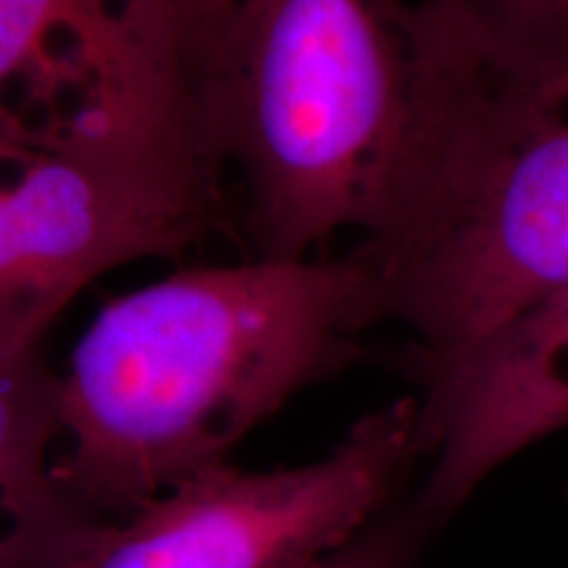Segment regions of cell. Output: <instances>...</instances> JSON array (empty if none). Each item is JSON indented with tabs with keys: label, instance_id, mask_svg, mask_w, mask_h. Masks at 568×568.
I'll return each instance as SVG.
<instances>
[{
	"label": "cell",
	"instance_id": "1",
	"mask_svg": "<svg viewBox=\"0 0 568 568\" xmlns=\"http://www.w3.org/2000/svg\"><path fill=\"white\" fill-rule=\"evenodd\" d=\"M374 324L355 253L182 268L113 297L59 376L55 479L92 514L132 516L351 366Z\"/></svg>",
	"mask_w": 568,
	"mask_h": 568
},
{
	"label": "cell",
	"instance_id": "2",
	"mask_svg": "<svg viewBox=\"0 0 568 568\" xmlns=\"http://www.w3.org/2000/svg\"><path fill=\"white\" fill-rule=\"evenodd\" d=\"M422 11V113L387 209L353 253L374 276L376 324L447 353L568 284V69L493 59Z\"/></svg>",
	"mask_w": 568,
	"mask_h": 568
},
{
	"label": "cell",
	"instance_id": "3",
	"mask_svg": "<svg viewBox=\"0 0 568 568\" xmlns=\"http://www.w3.org/2000/svg\"><path fill=\"white\" fill-rule=\"evenodd\" d=\"M426 19L406 0H240L213 142L247 193L258 258L374 232L414 140Z\"/></svg>",
	"mask_w": 568,
	"mask_h": 568
},
{
	"label": "cell",
	"instance_id": "4",
	"mask_svg": "<svg viewBox=\"0 0 568 568\" xmlns=\"http://www.w3.org/2000/svg\"><path fill=\"white\" fill-rule=\"evenodd\" d=\"M222 174L174 126L0 138V343L40 345L98 276L205 237L222 219Z\"/></svg>",
	"mask_w": 568,
	"mask_h": 568
},
{
	"label": "cell",
	"instance_id": "5",
	"mask_svg": "<svg viewBox=\"0 0 568 568\" xmlns=\"http://www.w3.org/2000/svg\"><path fill=\"white\" fill-rule=\"evenodd\" d=\"M416 460L418 403L403 397L358 418L314 464H219L124 524L82 516L45 531L9 529L27 568H308L393 508Z\"/></svg>",
	"mask_w": 568,
	"mask_h": 568
},
{
	"label": "cell",
	"instance_id": "6",
	"mask_svg": "<svg viewBox=\"0 0 568 568\" xmlns=\"http://www.w3.org/2000/svg\"><path fill=\"white\" fill-rule=\"evenodd\" d=\"M397 364L418 389L429 460L414 500L439 531L497 468L568 426V284L477 343L408 345Z\"/></svg>",
	"mask_w": 568,
	"mask_h": 568
},
{
	"label": "cell",
	"instance_id": "7",
	"mask_svg": "<svg viewBox=\"0 0 568 568\" xmlns=\"http://www.w3.org/2000/svg\"><path fill=\"white\" fill-rule=\"evenodd\" d=\"M124 124L205 132L105 0H0V138L53 142Z\"/></svg>",
	"mask_w": 568,
	"mask_h": 568
},
{
	"label": "cell",
	"instance_id": "8",
	"mask_svg": "<svg viewBox=\"0 0 568 568\" xmlns=\"http://www.w3.org/2000/svg\"><path fill=\"white\" fill-rule=\"evenodd\" d=\"M59 385L38 347H0V508L13 529L42 531L98 516L55 479L51 447L61 437Z\"/></svg>",
	"mask_w": 568,
	"mask_h": 568
},
{
	"label": "cell",
	"instance_id": "9",
	"mask_svg": "<svg viewBox=\"0 0 568 568\" xmlns=\"http://www.w3.org/2000/svg\"><path fill=\"white\" fill-rule=\"evenodd\" d=\"M163 82L213 142V103L230 61L240 0H105ZM216 148V142H213ZM219 153V151H216ZM222 159V155H219Z\"/></svg>",
	"mask_w": 568,
	"mask_h": 568
},
{
	"label": "cell",
	"instance_id": "10",
	"mask_svg": "<svg viewBox=\"0 0 568 568\" xmlns=\"http://www.w3.org/2000/svg\"><path fill=\"white\" fill-rule=\"evenodd\" d=\"M493 59L568 69V0H418Z\"/></svg>",
	"mask_w": 568,
	"mask_h": 568
},
{
	"label": "cell",
	"instance_id": "11",
	"mask_svg": "<svg viewBox=\"0 0 568 568\" xmlns=\"http://www.w3.org/2000/svg\"><path fill=\"white\" fill-rule=\"evenodd\" d=\"M435 535L437 527L418 510L414 497H400L351 542L308 568H416Z\"/></svg>",
	"mask_w": 568,
	"mask_h": 568
},
{
	"label": "cell",
	"instance_id": "12",
	"mask_svg": "<svg viewBox=\"0 0 568 568\" xmlns=\"http://www.w3.org/2000/svg\"><path fill=\"white\" fill-rule=\"evenodd\" d=\"M0 568H27L24 550L11 529L0 531Z\"/></svg>",
	"mask_w": 568,
	"mask_h": 568
}]
</instances>
